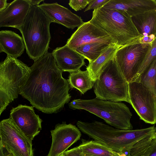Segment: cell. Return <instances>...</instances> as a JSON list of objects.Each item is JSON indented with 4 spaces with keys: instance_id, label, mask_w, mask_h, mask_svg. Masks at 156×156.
I'll return each mask as SVG.
<instances>
[{
    "instance_id": "6da1fadb",
    "label": "cell",
    "mask_w": 156,
    "mask_h": 156,
    "mask_svg": "<svg viewBox=\"0 0 156 156\" xmlns=\"http://www.w3.org/2000/svg\"><path fill=\"white\" fill-rule=\"evenodd\" d=\"M20 94L34 107L46 114L57 113L70 100L71 88L62 76L52 53L34 61Z\"/></svg>"
},
{
    "instance_id": "7a4b0ae2",
    "label": "cell",
    "mask_w": 156,
    "mask_h": 156,
    "mask_svg": "<svg viewBox=\"0 0 156 156\" xmlns=\"http://www.w3.org/2000/svg\"><path fill=\"white\" fill-rule=\"evenodd\" d=\"M76 125L83 133L118 153L143 138L156 134L154 126L142 129L124 130L97 121H78Z\"/></svg>"
},
{
    "instance_id": "3957f363",
    "label": "cell",
    "mask_w": 156,
    "mask_h": 156,
    "mask_svg": "<svg viewBox=\"0 0 156 156\" xmlns=\"http://www.w3.org/2000/svg\"><path fill=\"white\" fill-rule=\"evenodd\" d=\"M90 22L101 28L120 48L139 42L141 35L126 12L103 6L94 10Z\"/></svg>"
},
{
    "instance_id": "277c9868",
    "label": "cell",
    "mask_w": 156,
    "mask_h": 156,
    "mask_svg": "<svg viewBox=\"0 0 156 156\" xmlns=\"http://www.w3.org/2000/svg\"><path fill=\"white\" fill-rule=\"evenodd\" d=\"M51 20L38 5L31 6L20 31L30 58L35 61L48 52Z\"/></svg>"
},
{
    "instance_id": "5b68a950",
    "label": "cell",
    "mask_w": 156,
    "mask_h": 156,
    "mask_svg": "<svg viewBox=\"0 0 156 156\" xmlns=\"http://www.w3.org/2000/svg\"><path fill=\"white\" fill-rule=\"evenodd\" d=\"M68 105L72 109L88 112L115 128L133 129L130 122L132 114L127 105L121 102L103 100L96 98L90 99H75Z\"/></svg>"
},
{
    "instance_id": "8992f818",
    "label": "cell",
    "mask_w": 156,
    "mask_h": 156,
    "mask_svg": "<svg viewBox=\"0 0 156 156\" xmlns=\"http://www.w3.org/2000/svg\"><path fill=\"white\" fill-rule=\"evenodd\" d=\"M128 83L114 57L103 66L94 82L96 98L105 101H125L130 104Z\"/></svg>"
},
{
    "instance_id": "52a82bcc",
    "label": "cell",
    "mask_w": 156,
    "mask_h": 156,
    "mask_svg": "<svg viewBox=\"0 0 156 156\" xmlns=\"http://www.w3.org/2000/svg\"><path fill=\"white\" fill-rule=\"evenodd\" d=\"M30 68L17 58L7 55L0 63V115L20 94Z\"/></svg>"
},
{
    "instance_id": "ba28073f",
    "label": "cell",
    "mask_w": 156,
    "mask_h": 156,
    "mask_svg": "<svg viewBox=\"0 0 156 156\" xmlns=\"http://www.w3.org/2000/svg\"><path fill=\"white\" fill-rule=\"evenodd\" d=\"M151 45L135 43L120 48L114 58L128 83L133 81Z\"/></svg>"
},
{
    "instance_id": "9c48e42d",
    "label": "cell",
    "mask_w": 156,
    "mask_h": 156,
    "mask_svg": "<svg viewBox=\"0 0 156 156\" xmlns=\"http://www.w3.org/2000/svg\"><path fill=\"white\" fill-rule=\"evenodd\" d=\"M130 104L145 122L156 123V95L139 81L128 83Z\"/></svg>"
},
{
    "instance_id": "30bf717a",
    "label": "cell",
    "mask_w": 156,
    "mask_h": 156,
    "mask_svg": "<svg viewBox=\"0 0 156 156\" xmlns=\"http://www.w3.org/2000/svg\"><path fill=\"white\" fill-rule=\"evenodd\" d=\"M0 146L14 156H34L32 141L9 118L0 122Z\"/></svg>"
},
{
    "instance_id": "8fae6325",
    "label": "cell",
    "mask_w": 156,
    "mask_h": 156,
    "mask_svg": "<svg viewBox=\"0 0 156 156\" xmlns=\"http://www.w3.org/2000/svg\"><path fill=\"white\" fill-rule=\"evenodd\" d=\"M33 106L19 105L10 111L9 118L15 126L32 141L41 129L42 120L34 112Z\"/></svg>"
},
{
    "instance_id": "7c38bea8",
    "label": "cell",
    "mask_w": 156,
    "mask_h": 156,
    "mask_svg": "<svg viewBox=\"0 0 156 156\" xmlns=\"http://www.w3.org/2000/svg\"><path fill=\"white\" fill-rule=\"evenodd\" d=\"M51 145L47 156H59L80 140V131L75 126L65 122L56 125L51 131Z\"/></svg>"
},
{
    "instance_id": "4fadbf2b",
    "label": "cell",
    "mask_w": 156,
    "mask_h": 156,
    "mask_svg": "<svg viewBox=\"0 0 156 156\" xmlns=\"http://www.w3.org/2000/svg\"><path fill=\"white\" fill-rule=\"evenodd\" d=\"M96 42L114 44L109 35L89 21L84 22L69 38L66 44L75 50L81 46Z\"/></svg>"
},
{
    "instance_id": "5bb4252c",
    "label": "cell",
    "mask_w": 156,
    "mask_h": 156,
    "mask_svg": "<svg viewBox=\"0 0 156 156\" xmlns=\"http://www.w3.org/2000/svg\"><path fill=\"white\" fill-rule=\"evenodd\" d=\"M38 6L52 22L61 24L68 28L73 29L78 27L84 22L81 17L57 2L44 3Z\"/></svg>"
},
{
    "instance_id": "9a60e30c",
    "label": "cell",
    "mask_w": 156,
    "mask_h": 156,
    "mask_svg": "<svg viewBox=\"0 0 156 156\" xmlns=\"http://www.w3.org/2000/svg\"><path fill=\"white\" fill-rule=\"evenodd\" d=\"M27 0H15L0 12V27L18 29L23 24L31 7Z\"/></svg>"
},
{
    "instance_id": "2e32d148",
    "label": "cell",
    "mask_w": 156,
    "mask_h": 156,
    "mask_svg": "<svg viewBox=\"0 0 156 156\" xmlns=\"http://www.w3.org/2000/svg\"><path fill=\"white\" fill-rule=\"evenodd\" d=\"M52 53L57 65L63 72L76 71L85 64L84 57L66 44L57 48Z\"/></svg>"
},
{
    "instance_id": "e0dca14e",
    "label": "cell",
    "mask_w": 156,
    "mask_h": 156,
    "mask_svg": "<svg viewBox=\"0 0 156 156\" xmlns=\"http://www.w3.org/2000/svg\"><path fill=\"white\" fill-rule=\"evenodd\" d=\"M103 7L126 12L131 17L156 9L155 0H109Z\"/></svg>"
},
{
    "instance_id": "ac0fdd59",
    "label": "cell",
    "mask_w": 156,
    "mask_h": 156,
    "mask_svg": "<svg viewBox=\"0 0 156 156\" xmlns=\"http://www.w3.org/2000/svg\"><path fill=\"white\" fill-rule=\"evenodd\" d=\"M141 37L140 43L151 45L156 37V9L132 17Z\"/></svg>"
},
{
    "instance_id": "d6986e66",
    "label": "cell",
    "mask_w": 156,
    "mask_h": 156,
    "mask_svg": "<svg viewBox=\"0 0 156 156\" xmlns=\"http://www.w3.org/2000/svg\"><path fill=\"white\" fill-rule=\"evenodd\" d=\"M26 49L23 40L13 31L2 30L0 31V52L17 58L21 56Z\"/></svg>"
},
{
    "instance_id": "ffe728a7",
    "label": "cell",
    "mask_w": 156,
    "mask_h": 156,
    "mask_svg": "<svg viewBox=\"0 0 156 156\" xmlns=\"http://www.w3.org/2000/svg\"><path fill=\"white\" fill-rule=\"evenodd\" d=\"M78 147L83 156H119L118 153L94 140L82 139Z\"/></svg>"
},
{
    "instance_id": "44dd1931",
    "label": "cell",
    "mask_w": 156,
    "mask_h": 156,
    "mask_svg": "<svg viewBox=\"0 0 156 156\" xmlns=\"http://www.w3.org/2000/svg\"><path fill=\"white\" fill-rule=\"evenodd\" d=\"M120 48L115 44H112L95 61L89 62L86 69L93 81H95L102 67L114 57Z\"/></svg>"
},
{
    "instance_id": "7402d4cb",
    "label": "cell",
    "mask_w": 156,
    "mask_h": 156,
    "mask_svg": "<svg viewBox=\"0 0 156 156\" xmlns=\"http://www.w3.org/2000/svg\"><path fill=\"white\" fill-rule=\"evenodd\" d=\"M67 80L71 88L76 89L83 94L91 89L94 84L87 70L70 73Z\"/></svg>"
},
{
    "instance_id": "603a6c76",
    "label": "cell",
    "mask_w": 156,
    "mask_h": 156,
    "mask_svg": "<svg viewBox=\"0 0 156 156\" xmlns=\"http://www.w3.org/2000/svg\"><path fill=\"white\" fill-rule=\"evenodd\" d=\"M114 44L101 42H93L83 44L75 50L89 62L95 61Z\"/></svg>"
},
{
    "instance_id": "cb8c5ba5",
    "label": "cell",
    "mask_w": 156,
    "mask_h": 156,
    "mask_svg": "<svg viewBox=\"0 0 156 156\" xmlns=\"http://www.w3.org/2000/svg\"><path fill=\"white\" fill-rule=\"evenodd\" d=\"M136 80L140 82L156 95V57Z\"/></svg>"
},
{
    "instance_id": "d4e9b609",
    "label": "cell",
    "mask_w": 156,
    "mask_h": 156,
    "mask_svg": "<svg viewBox=\"0 0 156 156\" xmlns=\"http://www.w3.org/2000/svg\"><path fill=\"white\" fill-rule=\"evenodd\" d=\"M156 137V134L143 138L124 150L127 152L129 156H141L146 152Z\"/></svg>"
},
{
    "instance_id": "484cf974",
    "label": "cell",
    "mask_w": 156,
    "mask_h": 156,
    "mask_svg": "<svg viewBox=\"0 0 156 156\" xmlns=\"http://www.w3.org/2000/svg\"><path fill=\"white\" fill-rule=\"evenodd\" d=\"M156 57V37L151 43L133 81L137 80Z\"/></svg>"
},
{
    "instance_id": "4316f807",
    "label": "cell",
    "mask_w": 156,
    "mask_h": 156,
    "mask_svg": "<svg viewBox=\"0 0 156 156\" xmlns=\"http://www.w3.org/2000/svg\"><path fill=\"white\" fill-rule=\"evenodd\" d=\"M91 0H70L69 4L75 11L84 9L88 5Z\"/></svg>"
},
{
    "instance_id": "83f0119b",
    "label": "cell",
    "mask_w": 156,
    "mask_h": 156,
    "mask_svg": "<svg viewBox=\"0 0 156 156\" xmlns=\"http://www.w3.org/2000/svg\"><path fill=\"white\" fill-rule=\"evenodd\" d=\"M109 0H91L84 12L91 9L95 10L103 6Z\"/></svg>"
},
{
    "instance_id": "f1b7e54d",
    "label": "cell",
    "mask_w": 156,
    "mask_h": 156,
    "mask_svg": "<svg viewBox=\"0 0 156 156\" xmlns=\"http://www.w3.org/2000/svg\"><path fill=\"white\" fill-rule=\"evenodd\" d=\"M62 155L63 156H83L81 150L78 146L66 151Z\"/></svg>"
},
{
    "instance_id": "f546056e",
    "label": "cell",
    "mask_w": 156,
    "mask_h": 156,
    "mask_svg": "<svg viewBox=\"0 0 156 156\" xmlns=\"http://www.w3.org/2000/svg\"><path fill=\"white\" fill-rule=\"evenodd\" d=\"M144 155V156H156V137L152 140L150 147Z\"/></svg>"
},
{
    "instance_id": "4dcf8cb0",
    "label": "cell",
    "mask_w": 156,
    "mask_h": 156,
    "mask_svg": "<svg viewBox=\"0 0 156 156\" xmlns=\"http://www.w3.org/2000/svg\"><path fill=\"white\" fill-rule=\"evenodd\" d=\"M7 0H0V12L4 10L8 6L10 3L7 2Z\"/></svg>"
},
{
    "instance_id": "1f68e13d",
    "label": "cell",
    "mask_w": 156,
    "mask_h": 156,
    "mask_svg": "<svg viewBox=\"0 0 156 156\" xmlns=\"http://www.w3.org/2000/svg\"><path fill=\"white\" fill-rule=\"evenodd\" d=\"M0 156H14L11 153H9L2 147L0 146Z\"/></svg>"
},
{
    "instance_id": "d6a6232c",
    "label": "cell",
    "mask_w": 156,
    "mask_h": 156,
    "mask_svg": "<svg viewBox=\"0 0 156 156\" xmlns=\"http://www.w3.org/2000/svg\"><path fill=\"white\" fill-rule=\"evenodd\" d=\"M31 6L39 5V4L42 2L44 1V0H27Z\"/></svg>"
},
{
    "instance_id": "836d02e7",
    "label": "cell",
    "mask_w": 156,
    "mask_h": 156,
    "mask_svg": "<svg viewBox=\"0 0 156 156\" xmlns=\"http://www.w3.org/2000/svg\"><path fill=\"white\" fill-rule=\"evenodd\" d=\"M59 156H62V154L60 155H59Z\"/></svg>"
},
{
    "instance_id": "e575fe53",
    "label": "cell",
    "mask_w": 156,
    "mask_h": 156,
    "mask_svg": "<svg viewBox=\"0 0 156 156\" xmlns=\"http://www.w3.org/2000/svg\"><path fill=\"white\" fill-rule=\"evenodd\" d=\"M144 156V155H142V156Z\"/></svg>"
}]
</instances>
